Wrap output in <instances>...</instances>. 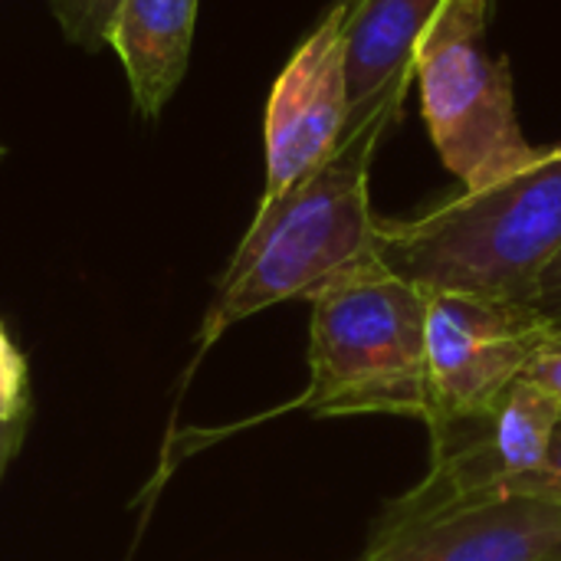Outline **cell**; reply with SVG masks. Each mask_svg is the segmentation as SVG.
<instances>
[{"label": "cell", "mask_w": 561, "mask_h": 561, "mask_svg": "<svg viewBox=\"0 0 561 561\" xmlns=\"http://www.w3.org/2000/svg\"><path fill=\"white\" fill-rule=\"evenodd\" d=\"M404 95L408 89H398L352 122L325 164L276 204L256 207L204 316L201 355L230 325L289 299H312L339 273L378 253L381 220L371 214L368 174L381 138L401 118Z\"/></svg>", "instance_id": "obj_1"}, {"label": "cell", "mask_w": 561, "mask_h": 561, "mask_svg": "<svg viewBox=\"0 0 561 561\" xmlns=\"http://www.w3.org/2000/svg\"><path fill=\"white\" fill-rule=\"evenodd\" d=\"M561 253V154L510 181L398 224H381L378 256L427 293L533 302Z\"/></svg>", "instance_id": "obj_2"}, {"label": "cell", "mask_w": 561, "mask_h": 561, "mask_svg": "<svg viewBox=\"0 0 561 561\" xmlns=\"http://www.w3.org/2000/svg\"><path fill=\"white\" fill-rule=\"evenodd\" d=\"M309 388L296 408L319 417H427V289L378 253L312 299Z\"/></svg>", "instance_id": "obj_3"}, {"label": "cell", "mask_w": 561, "mask_h": 561, "mask_svg": "<svg viewBox=\"0 0 561 561\" xmlns=\"http://www.w3.org/2000/svg\"><path fill=\"white\" fill-rule=\"evenodd\" d=\"M493 0H444L414 43L427 135L463 191L510 181L542 161L516 115L513 69L486 53Z\"/></svg>", "instance_id": "obj_4"}, {"label": "cell", "mask_w": 561, "mask_h": 561, "mask_svg": "<svg viewBox=\"0 0 561 561\" xmlns=\"http://www.w3.org/2000/svg\"><path fill=\"white\" fill-rule=\"evenodd\" d=\"M559 421V404L526 378L486 408L434 414L424 421L431 431L427 477L381 510L368 539L506 500L510 486L546 460Z\"/></svg>", "instance_id": "obj_5"}, {"label": "cell", "mask_w": 561, "mask_h": 561, "mask_svg": "<svg viewBox=\"0 0 561 561\" xmlns=\"http://www.w3.org/2000/svg\"><path fill=\"white\" fill-rule=\"evenodd\" d=\"M559 325L533 302L427 293L431 408L424 421L500 401L556 339Z\"/></svg>", "instance_id": "obj_6"}, {"label": "cell", "mask_w": 561, "mask_h": 561, "mask_svg": "<svg viewBox=\"0 0 561 561\" xmlns=\"http://www.w3.org/2000/svg\"><path fill=\"white\" fill-rule=\"evenodd\" d=\"M345 13L348 7L335 0L270 89L263 125L266 184L260 207L276 204L319 164H325L348 128L352 92Z\"/></svg>", "instance_id": "obj_7"}, {"label": "cell", "mask_w": 561, "mask_h": 561, "mask_svg": "<svg viewBox=\"0 0 561 561\" xmlns=\"http://www.w3.org/2000/svg\"><path fill=\"white\" fill-rule=\"evenodd\" d=\"M559 542V503L506 496L368 539L355 561H546Z\"/></svg>", "instance_id": "obj_8"}, {"label": "cell", "mask_w": 561, "mask_h": 561, "mask_svg": "<svg viewBox=\"0 0 561 561\" xmlns=\"http://www.w3.org/2000/svg\"><path fill=\"white\" fill-rule=\"evenodd\" d=\"M345 3V0H342ZM444 0H355L345 3L348 43V125L378 108L414 79V43Z\"/></svg>", "instance_id": "obj_9"}, {"label": "cell", "mask_w": 561, "mask_h": 561, "mask_svg": "<svg viewBox=\"0 0 561 561\" xmlns=\"http://www.w3.org/2000/svg\"><path fill=\"white\" fill-rule=\"evenodd\" d=\"M197 0H122L108 49H115L131 102L141 115L158 118L178 92L191 43Z\"/></svg>", "instance_id": "obj_10"}, {"label": "cell", "mask_w": 561, "mask_h": 561, "mask_svg": "<svg viewBox=\"0 0 561 561\" xmlns=\"http://www.w3.org/2000/svg\"><path fill=\"white\" fill-rule=\"evenodd\" d=\"M122 0H49V10L69 43L85 53L108 46Z\"/></svg>", "instance_id": "obj_11"}, {"label": "cell", "mask_w": 561, "mask_h": 561, "mask_svg": "<svg viewBox=\"0 0 561 561\" xmlns=\"http://www.w3.org/2000/svg\"><path fill=\"white\" fill-rule=\"evenodd\" d=\"M26 411V362L0 329V421H16Z\"/></svg>", "instance_id": "obj_12"}, {"label": "cell", "mask_w": 561, "mask_h": 561, "mask_svg": "<svg viewBox=\"0 0 561 561\" xmlns=\"http://www.w3.org/2000/svg\"><path fill=\"white\" fill-rule=\"evenodd\" d=\"M510 496H529V500H546V503H559L561 506V421L556 427L552 444H549L546 460L533 473L516 480L510 486Z\"/></svg>", "instance_id": "obj_13"}, {"label": "cell", "mask_w": 561, "mask_h": 561, "mask_svg": "<svg viewBox=\"0 0 561 561\" xmlns=\"http://www.w3.org/2000/svg\"><path fill=\"white\" fill-rule=\"evenodd\" d=\"M523 378L533 381L536 388H542L561 408V345H556V339L529 362V368H526Z\"/></svg>", "instance_id": "obj_14"}, {"label": "cell", "mask_w": 561, "mask_h": 561, "mask_svg": "<svg viewBox=\"0 0 561 561\" xmlns=\"http://www.w3.org/2000/svg\"><path fill=\"white\" fill-rule=\"evenodd\" d=\"M536 309H542L549 319L561 322V253L552 260V266L542 273L536 289Z\"/></svg>", "instance_id": "obj_15"}, {"label": "cell", "mask_w": 561, "mask_h": 561, "mask_svg": "<svg viewBox=\"0 0 561 561\" xmlns=\"http://www.w3.org/2000/svg\"><path fill=\"white\" fill-rule=\"evenodd\" d=\"M20 440H23V417H16V421H0V473H3V467H7V460L16 454Z\"/></svg>", "instance_id": "obj_16"}, {"label": "cell", "mask_w": 561, "mask_h": 561, "mask_svg": "<svg viewBox=\"0 0 561 561\" xmlns=\"http://www.w3.org/2000/svg\"><path fill=\"white\" fill-rule=\"evenodd\" d=\"M546 561H561V542L559 546H556V549H552V556H549V559Z\"/></svg>", "instance_id": "obj_17"}, {"label": "cell", "mask_w": 561, "mask_h": 561, "mask_svg": "<svg viewBox=\"0 0 561 561\" xmlns=\"http://www.w3.org/2000/svg\"><path fill=\"white\" fill-rule=\"evenodd\" d=\"M546 151H549V154H561V141L559 145H552V148H546Z\"/></svg>", "instance_id": "obj_18"}, {"label": "cell", "mask_w": 561, "mask_h": 561, "mask_svg": "<svg viewBox=\"0 0 561 561\" xmlns=\"http://www.w3.org/2000/svg\"><path fill=\"white\" fill-rule=\"evenodd\" d=\"M556 345H561V325H559V332H556Z\"/></svg>", "instance_id": "obj_19"}, {"label": "cell", "mask_w": 561, "mask_h": 561, "mask_svg": "<svg viewBox=\"0 0 561 561\" xmlns=\"http://www.w3.org/2000/svg\"><path fill=\"white\" fill-rule=\"evenodd\" d=\"M0 158H3V145H0Z\"/></svg>", "instance_id": "obj_20"}, {"label": "cell", "mask_w": 561, "mask_h": 561, "mask_svg": "<svg viewBox=\"0 0 561 561\" xmlns=\"http://www.w3.org/2000/svg\"><path fill=\"white\" fill-rule=\"evenodd\" d=\"M345 3H355V0H345Z\"/></svg>", "instance_id": "obj_21"}]
</instances>
